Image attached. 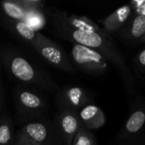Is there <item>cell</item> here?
<instances>
[{
	"label": "cell",
	"mask_w": 145,
	"mask_h": 145,
	"mask_svg": "<svg viewBox=\"0 0 145 145\" xmlns=\"http://www.w3.org/2000/svg\"><path fill=\"white\" fill-rule=\"evenodd\" d=\"M135 65L139 72L145 74V48L137 54L135 59Z\"/></svg>",
	"instance_id": "21"
},
{
	"label": "cell",
	"mask_w": 145,
	"mask_h": 145,
	"mask_svg": "<svg viewBox=\"0 0 145 145\" xmlns=\"http://www.w3.org/2000/svg\"><path fill=\"white\" fill-rule=\"evenodd\" d=\"M67 21L68 23L74 28L87 31V32H96L101 27L99 26L97 23H95L93 20L86 16H79L76 14L68 15L67 14Z\"/></svg>",
	"instance_id": "17"
},
{
	"label": "cell",
	"mask_w": 145,
	"mask_h": 145,
	"mask_svg": "<svg viewBox=\"0 0 145 145\" xmlns=\"http://www.w3.org/2000/svg\"><path fill=\"white\" fill-rule=\"evenodd\" d=\"M140 42H141L142 43H145V35H144V37L142 38V40H141Z\"/></svg>",
	"instance_id": "24"
},
{
	"label": "cell",
	"mask_w": 145,
	"mask_h": 145,
	"mask_svg": "<svg viewBox=\"0 0 145 145\" xmlns=\"http://www.w3.org/2000/svg\"><path fill=\"white\" fill-rule=\"evenodd\" d=\"M14 123L9 114L0 116V145H13L14 144Z\"/></svg>",
	"instance_id": "16"
},
{
	"label": "cell",
	"mask_w": 145,
	"mask_h": 145,
	"mask_svg": "<svg viewBox=\"0 0 145 145\" xmlns=\"http://www.w3.org/2000/svg\"><path fill=\"white\" fill-rule=\"evenodd\" d=\"M132 11L133 8L130 3L123 5L105 18L100 20L99 23L103 25V29L108 34L116 33L127 23L132 15Z\"/></svg>",
	"instance_id": "10"
},
{
	"label": "cell",
	"mask_w": 145,
	"mask_h": 145,
	"mask_svg": "<svg viewBox=\"0 0 145 145\" xmlns=\"http://www.w3.org/2000/svg\"><path fill=\"white\" fill-rule=\"evenodd\" d=\"M13 98L18 120L22 125L47 117L49 104L38 89L18 84Z\"/></svg>",
	"instance_id": "3"
},
{
	"label": "cell",
	"mask_w": 145,
	"mask_h": 145,
	"mask_svg": "<svg viewBox=\"0 0 145 145\" xmlns=\"http://www.w3.org/2000/svg\"><path fill=\"white\" fill-rule=\"evenodd\" d=\"M71 145H97V141L92 131L82 127L75 136Z\"/></svg>",
	"instance_id": "18"
},
{
	"label": "cell",
	"mask_w": 145,
	"mask_h": 145,
	"mask_svg": "<svg viewBox=\"0 0 145 145\" xmlns=\"http://www.w3.org/2000/svg\"><path fill=\"white\" fill-rule=\"evenodd\" d=\"M0 6L8 20L24 21L26 11L20 0H4L0 3Z\"/></svg>",
	"instance_id": "14"
},
{
	"label": "cell",
	"mask_w": 145,
	"mask_h": 145,
	"mask_svg": "<svg viewBox=\"0 0 145 145\" xmlns=\"http://www.w3.org/2000/svg\"><path fill=\"white\" fill-rule=\"evenodd\" d=\"M127 22V25L122 28L121 36L130 42H140L145 35V15L135 13Z\"/></svg>",
	"instance_id": "12"
},
{
	"label": "cell",
	"mask_w": 145,
	"mask_h": 145,
	"mask_svg": "<svg viewBox=\"0 0 145 145\" xmlns=\"http://www.w3.org/2000/svg\"><path fill=\"white\" fill-rule=\"evenodd\" d=\"M1 64H2V59H1V57H0V66H1ZM0 77H1V67H0Z\"/></svg>",
	"instance_id": "25"
},
{
	"label": "cell",
	"mask_w": 145,
	"mask_h": 145,
	"mask_svg": "<svg viewBox=\"0 0 145 145\" xmlns=\"http://www.w3.org/2000/svg\"><path fill=\"white\" fill-rule=\"evenodd\" d=\"M79 117L82 127L92 131L101 128L106 122L104 111L99 106L90 104L79 110Z\"/></svg>",
	"instance_id": "11"
},
{
	"label": "cell",
	"mask_w": 145,
	"mask_h": 145,
	"mask_svg": "<svg viewBox=\"0 0 145 145\" xmlns=\"http://www.w3.org/2000/svg\"><path fill=\"white\" fill-rule=\"evenodd\" d=\"M133 9L135 8L136 13L145 15V1H133L130 3Z\"/></svg>",
	"instance_id": "22"
},
{
	"label": "cell",
	"mask_w": 145,
	"mask_h": 145,
	"mask_svg": "<svg viewBox=\"0 0 145 145\" xmlns=\"http://www.w3.org/2000/svg\"><path fill=\"white\" fill-rule=\"evenodd\" d=\"M53 122L65 145H71L75 136L82 127L79 112L71 110H58Z\"/></svg>",
	"instance_id": "9"
},
{
	"label": "cell",
	"mask_w": 145,
	"mask_h": 145,
	"mask_svg": "<svg viewBox=\"0 0 145 145\" xmlns=\"http://www.w3.org/2000/svg\"><path fill=\"white\" fill-rule=\"evenodd\" d=\"M13 145H38L31 138L24 134L21 131H18L14 136Z\"/></svg>",
	"instance_id": "20"
},
{
	"label": "cell",
	"mask_w": 145,
	"mask_h": 145,
	"mask_svg": "<svg viewBox=\"0 0 145 145\" xmlns=\"http://www.w3.org/2000/svg\"><path fill=\"white\" fill-rule=\"evenodd\" d=\"M3 104H4V89H3L2 79L0 77V116H1L2 110H3Z\"/></svg>",
	"instance_id": "23"
},
{
	"label": "cell",
	"mask_w": 145,
	"mask_h": 145,
	"mask_svg": "<svg viewBox=\"0 0 145 145\" xmlns=\"http://www.w3.org/2000/svg\"><path fill=\"white\" fill-rule=\"evenodd\" d=\"M0 57L8 74L20 85L48 93H54L59 89L58 85L48 72L14 47H2Z\"/></svg>",
	"instance_id": "2"
},
{
	"label": "cell",
	"mask_w": 145,
	"mask_h": 145,
	"mask_svg": "<svg viewBox=\"0 0 145 145\" xmlns=\"http://www.w3.org/2000/svg\"><path fill=\"white\" fill-rule=\"evenodd\" d=\"M3 25L20 41L29 44L30 46L35 41L37 32L32 30L25 21L4 20Z\"/></svg>",
	"instance_id": "13"
},
{
	"label": "cell",
	"mask_w": 145,
	"mask_h": 145,
	"mask_svg": "<svg viewBox=\"0 0 145 145\" xmlns=\"http://www.w3.org/2000/svg\"><path fill=\"white\" fill-rule=\"evenodd\" d=\"M71 61L81 71L93 76H104L109 70V61L98 51L90 48L73 44L71 50Z\"/></svg>",
	"instance_id": "6"
},
{
	"label": "cell",
	"mask_w": 145,
	"mask_h": 145,
	"mask_svg": "<svg viewBox=\"0 0 145 145\" xmlns=\"http://www.w3.org/2000/svg\"><path fill=\"white\" fill-rule=\"evenodd\" d=\"M56 34L73 44H80L94 49L104 55L118 71L129 98L135 93V77L126 59L114 42L112 37L103 28L96 32H87L72 27L67 21V13L59 9H45Z\"/></svg>",
	"instance_id": "1"
},
{
	"label": "cell",
	"mask_w": 145,
	"mask_h": 145,
	"mask_svg": "<svg viewBox=\"0 0 145 145\" xmlns=\"http://www.w3.org/2000/svg\"><path fill=\"white\" fill-rule=\"evenodd\" d=\"M24 21L36 32H39L48 23V17L44 9L27 10Z\"/></svg>",
	"instance_id": "15"
},
{
	"label": "cell",
	"mask_w": 145,
	"mask_h": 145,
	"mask_svg": "<svg viewBox=\"0 0 145 145\" xmlns=\"http://www.w3.org/2000/svg\"><path fill=\"white\" fill-rule=\"evenodd\" d=\"M31 47L42 59L52 67L71 74L76 72V68L64 48L41 32H37V37Z\"/></svg>",
	"instance_id": "5"
},
{
	"label": "cell",
	"mask_w": 145,
	"mask_h": 145,
	"mask_svg": "<svg viewBox=\"0 0 145 145\" xmlns=\"http://www.w3.org/2000/svg\"><path fill=\"white\" fill-rule=\"evenodd\" d=\"M25 11L34 9H44V2L42 0H20Z\"/></svg>",
	"instance_id": "19"
},
{
	"label": "cell",
	"mask_w": 145,
	"mask_h": 145,
	"mask_svg": "<svg viewBox=\"0 0 145 145\" xmlns=\"http://www.w3.org/2000/svg\"><path fill=\"white\" fill-rule=\"evenodd\" d=\"M19 130L38 145H65L55 125L48 116L24 124Z\"/></svg>",
	"instance_id": "7"
},
{
	"label": "cell",
	"mask_w": 145,
	"mask_h": 145,
	"mask_svg": "<svg viewBox=\"0 0 145 145\" xmlns=\"http://www.w3.org/2000/svg\"><path fill=\"white\" fill-rule=\"evenodd\" d=\"M145 140V101L138 97L124 125L116 137L117 145H143Z\"/></svg>",
	"instance_id": "4"
},
{
	"label": "cell",
	"mask_w": 145,
	"mask_h": 145,
	"mask_svg": "<svg viewBox=\"0 0 145 145\" xmlns=\"http://www.w3.org/2000/svg\"><path fill=\"white\" fill-rule=\"evenodd\" d=\"M92 101L91 94L82 87L68 85L59 88L56 92L55 105L58 110H71L78 111Z\"/></svg>",
	"instance_id": "8"
}]
</instances>
